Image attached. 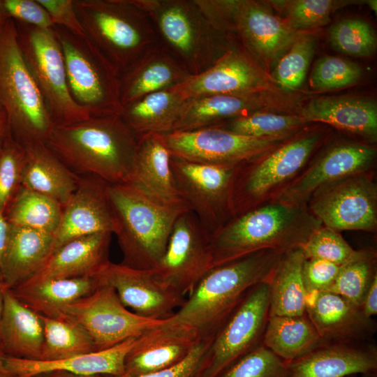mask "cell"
<instances>
[{"instance_id":"6da1fadb","label":"cell","mask_w":377,"mask_h":377,"mask_svg":"<svg viewBox=\"0 0 377 377\" xmlns=\"http://www.w3.org/2000/svg\"><path fill=\"white\" fill-rule=\"evenodd\" d=\"M286 252L261 250L211 269L167 319L200 339L212 338L256 285L269 281Z\"/></svg>"},{"instance_id":"7a4b0ae2","label":"cell","mask_w":377,"mask_h":377,"mask_svg":"<svg viewBox=\"0 0 377 377\" xmlns=\"http://www.w3.org/2000/svg\"><path fill=\"white\" fill-rule=\"evenodd\" d=\"M137 140L120 114H114L55 126L45 145L77 176H94L108 184H126Z\"/></svg>"},{"instance_id":"3957f363","label":"cell","mask_w":377,"mask_h":377,"mask_svg":"<svg viewBox=\"0 0 377 377\" xmlns=\"http://www.w3.org/2000/svg\"><path fill=\"white\" fill-rule=\"evenodd\" d=\"M323 226L306 205L272 201L231 218L210 237L213 267L265 249L302 247Z\"/></svg>"},{"instance_id":"277c9868","label":"cell","mask_w":377,"mask_h":377,"mask_svg":"<svg viewBox=\"0 0 377 377\" xmlns=\"http://www.w3.org/2000/svg\"><path fill=\"white\" fill-rule=\"evenodd\" d=\"M326 138L305 128L279 146L235 167L228 191L232 218L276 200L301 173Z\"/></svg>"},{"instance_id":"5b68a950","label":"cell","mask_w":377,"mask_h":377,"mask_svg":"<svg viewBox=\"0 0 377 377\" xmlns=\"http://www.w3.org/2000/svg\"><path fill=\"white\" fill-rule=\"evenodd\" d=\"M108 193L123 254L121 264L151 269L163 256L177 219L189 210L186 205H169L142 194L128 184H108Z\"/></svg>"},{"instance_id":"8992f818","label":"cell","mask_w":377,"mask_h":377,"mask_svg":"<svg viewBox=\"0 0 377 377\" xmlns=\"http://www.w3.org/2000/svg\"><path fill=\"white\" fill-rule=\"evenodd\" d=\"M87 37L120 75L160 45L146 11L133 0H73Z\"/></svg>"},{"instance_id":"52a82bcc","label":"cell","mask_w":377,"mask_h":377,"mask_svg":"<svg viewBox=\"0 0 377 377\" xmlns=\"http://www.w3.org/2000/svg\"><path fill=\"white\" fill-rule=\"evenodd\" d=\"M147 12L160 45L191 75L213 66L232 45V36L215 29L195 0H133Z\"/></svg>"},{"instance_id":"ba28073f","label":"cell","mask_w":377,"mask_h":377,"mask_svg":"<svg viewBox=\"0 0 377 377\" xmlns=\"http://www.w3.org/2000/svg\"><path fill=\"white\" fill-rule=\"evenodd\" d=\"M0 104L16 142L24 148L45 144L55 124L24 60L10 17L0 27Z\"/></svg>"},{"instance_id":"9c48e42d","label":"cell","mask_w":377,"mask_h":377,"mask_svg":"<svg viewBox=\"0 0 377 377\" xmlns=\"http://www.w3.org/2000/svg\"><path fill=\"white\" fill-rule=\"evenodd\" d=\"M59 41L67 83L74 101L90 116L121 113L119 75L87 37L53 27Z\"/></svg>"},{"instance_id":"30bf717a","label":"cell","mask_w":377,"mask_h":377,"mask_svg":"<svg viewBox=\"0 0 377 377\" xmlns=\"http://www.w3.org/2000/svg\"><path fill=\"white\" fill-rule=\"evenodd\" d=\"M24 60L43 95L55 126L83 121L89 113L73 99L61 45L54 29L15 21Z\"/></svg>"},{"instance_id":"8fae6325","label":"cell","mask_w":377,"mask_h":377,"mask_svg":"<svg viewBox=\"0 0 377 377\" xmlns=\"http://www.w3.org/2000/svg\"><path fill=\"white\" fill-rule=\"evenodd\" d=\"M211 18L219 30L235 33L248 53L265 64L281 57L299 34L286 20L253 0H216Z\"/></svg>"},{"instance_id":"7c38bea8","label":"cell","mask_w":377,"mask_h":377,"mask_svg":"<svg viewBox=\"0 0 377 377\" xmlns=\"http://www.w3.org/2000/svg\"><path fill=\"white\" fill-rule=\"evenodd\" d=\"M269 281L255 286L214 336L200 377H219L262 344L269 317Z\"/></svg>"},{"instance_id":"4fadbf2b","label":"cell","mask_w":377,"mask_h":377,"mask_svg":"<svg viewBox=\"0 0 377 377\" xmlns=\"http://www.w3.org/2000/svg\"><path fill=\"white\" fill-rule=\"evenodd\" d=\"M323 226L340 232L377 230L375 170L355 174L315 193L306 204Z\"/></svg>"},{"instance_id":"5bb4252c","label":"cell","mask_w":377,"mask_h":377,"mask_svg":"<svg viewBox=\"0 0 377 377\" xmlns=\"http://www.w3.org/2000/svg\"><path fill=\"white\" fill-rule=\"evenodd\" d=\"M63 313L87 330L97 351L138 337L167 321L144 317L129 311L112 287L101 284H98L89 295L67 305Z\"/></svg>"},{"instance_id":"9a60e30c","label":"cell","mask_w":377,"mask_h":377,"mask_svg":"<svg viewBox=\"0 0 377 377\" xmlns=\"http://www.w3.org/2000/svg\"><path fill=\"white\" fill-rule=\"evenodd\" d=\"M210 237L193 212H183L175 222L165 251L152 272L186 297L213 268Z\"/></svg>"},{"instance_id":"2e32d148","label":"cell","mask_w":377,"mask_h":377,"mask_svg":"<svg viewBox=\"0 0 377 377\" xmlns=\"http://www.w3.org/2000/svg\"><path fill=\"white\" fill-rule=\"evenodd\" d=\"M182 200L212 235L231 218L228 191L235 167L202 164L170 156Z\"/></svg>"},{"instance_id":"e0dca14e","label":"cell","mask_w":377,"mask_h":377,"mask_svg":"<svg viewBox=\"0 0 377 377\" xmlns=\"http://www.w3.org/2000/svg\"><path fill=\"white\" fill-rule=\"evenodd\" d=\"M170 155L186 161L235 167L275 148L291 138H258L219 126L163 134Z\"/></svg>"},{"instance_id":"ac0fdd59","label":"cell","mask_w":377,"mask_h":377,"mask_svg":"<svg viewBox=\"0 0 377 377\" xmlns=\"http://www.w3.org/2000/svg\"><path fill=\"white\" fill-rule=\"evenodd\" d=\"M376 148L373 144L339 142L313 156L301 173L274 201L306 205L320 189L362 172L374 170Z\"/></svg>"},{"instance_id":"d6986e66","label":"cell","mask_w":377,"mask_h":377,"mask_svg":"<svg viewBox=\"0 0 377 377\" xmlns=\"http://www.w3.org/2000/svg\"><path fill=\"white\" fill-rule=\"evenodd\" d=\"M94 277L98 284L112 287L126 308L149 318H169L186 299L159 280L151 269H139L110 261Z\"/></svg>"},{"instance_id":"ffe728a7","label":"cell","mask_w":377,"mask_h":377,"mask_svg":"<svg viewBox=\"0 0 377 377\" xmlns=\"http://www.w3.org/2000/svg\"><path fill=\"white\" fill-rule=\"evenodd\" d=\"M268 87L248 52L232 45L210 68L173 87L184 98L261 94Z\"/></svg>"},{"instance_id":"44dd1931","label":"cell","mask_w":377,"mask_h":377,"mask_svg":"<svg viewBox=\"0 0 377 377\" xmlns=\"http://www.w3.org/2000/svg\"><path fill=\"white\" fill-rule=\"evenodd\" d=\"M108 186V183L98 177L79 176L77 188L64 207L53 235L52 253L77 237L106 232L114 234L116 225Z\"/></svg>"},{"instance_id":"7402d4cb","label":"cell","mask_w":377,"mask_h":377,"mask_svg":"<svg viewBox=\"0 0 377 377\" xmlns=\"http://www.w3.org/2000/svg\"><path fill=\"white\" fill-rule=\"evenodd\" d=\"M166 322L136 338L125 358L124 375L138 376L175 366L202 339L184 327L168 325Z\"/></svg>"},{"instance_id":"603a6c76","label":"cell","mask_w":377,"mask_h":377,"mask_svg":"<svg viewBox=\"0 0 377 377\" xmlns=\"http://www.w3.org/2000/svg\"><path fill=\"white\" fill-rule=\"evenodd\" d=\"M306 315L321 339L328 343L369 342L376 330L373 318L342 296L320 292L315 302L306 307Z\"/></svg>"},{"instance_id":"cb8c5ba5","label":"cell","mask_w":377,"mask_h":377,"mask_svg":"<svg viewBox=\"0 0 377 377\" xmlns=\"http://www.w3.org/2000/svg\"><path fill=\"white\" fill-rule=\"evenodd\" d=\"M137 139L133 168L126 184L158 202L186 205L175 185L170 167L171 155L163 135L147 133Z\"/></svg>"},{"instance_id":"d4e9b609","label":"cell","mask_w":377,"mask_h":377,"mask_svg":"<svg viewBox=\"0 0 377 377\" xmlns=\"http://www.w3.org/2000/svg\"><path fill=\"white\" fill-rule=\"evenodd\" d=\"M288 377H347L377 370V347L369 342L324 343L288 362Z\"/></svg>"},{"instance_id":"484cf974","label":"cell","mask_w":377,"mask_h":377,"mask_svg":"<svg viewBox=\"0 0 377 377\" xmlns=\"http://www.w3.org/2000/svg\"><path fill=\"white\" fill-rule=\"evenodd\" d=\"M112 232L72 239L56 249L31 278L20 285L83 276H94L108 262Z\"/></svg>"},{"instance_id":"4316f807","label":"cell","mask_w":377,"mask_h":377,"mask_svg":"<svg viewBox=\"0 0 377 377\" xmlns=\"http://www.w3.org/2000/svg\"><path fill=\"white\" fill-rule=\"evenodd\" d=\"M299 115L307 123L322 122L373 144L377 139V105L363 97L339 96L312 98Z\"/></svg>"},{"instance_id":"83f0119b","label":"cell","mask_w":377,"mask_h":377,"mask_svg":"<svg viewBox=\"0 0 377 377\" xmlns=\"http://www.w3.org/2000/svg\"><path fill=\"white\" fill-rule=\"evenodd\" d=\"M137 337L128 339L111 348L58 360H33L7 356L8 368L17 377H35L51 371H65L80 375L124 374L125 358Z\"/></svg>"},{"instance_id":"f1b7e54d","label":"cell","mask_w":377,"mask_h":377,"mask_svg":"<svg viewBox=\"0 0 377 377\" xmlns=\"http://www.w3.org/2000/svg\"><path fill=\"white\" fill-rule=\"evenodd\" d=\"M191 75L161 45L119 75L122 106L146 95L177 86Z\"/></svg>"},{"instance_id":"f546056e","label":"cell","mask_w":377,"mask_h":377,"mask_svg":"<svg viewBox=\"0 0 377 377\" xmlns=\"http://www.w3.org/2000/svg\"><path fill=\"white\" fill-rule=\"evenodd\" d=\"M53 235L8 224L0 271L1 283L13 288L36 274L52 253Z\"/></svg>"},{"instance_id":"4dcf8cb0","label":"cell","mask_w":377,"mask_h":377,"mask_svg":"<svg viewBox=\"0 0 377 377\" xmlns=\"http://www.w3.org/2000/svg\"><path fill=\"white\" fill-rule=\"evenodd\" d=\"M1 286L3 308L0 320V346L8 357L39 360L43 343L40 316L19 301L10 288Z\"/></svg>"},{"instance_id":"1f68e13d","label":"cell","mask_w":377,"mask_h":377,"mask_svg":"<svg viewBox=\"0 0 377 377\" xmlns=\"http://www.w3.org/2000/svg\"><path fill=\"white\" fill-rule=\"evenodd\" d=\"M264 102L261 94L212 95L186 99L172 131H190L216 126L257 111Z\"/></svg>"},{"instance_id":"d6a6232c","label":"cell","mask_w":377,"mask_h":377,"mask_svg":"<svg viewBox=\"0 0 377 377\" xmlns=\"http://www.w3.org/2000/svg\"><path fill=\"white\" fill-rule=\"evenodd\" d=\"M25 149L22 186L64 207L77 188L79 176L72 172L45 144L31 145Z\"/></svg>"},{"instance_id":"836d02e7","label":"cell","mask_w":377,"mask_h":377,"mask_svg":"<svg viewBox=\"0 0 377 377\" xmlns=\"http://www.w3.org/2000/svg\"><path fill=\"white\" fill-rule=\"evenodd\" d=\"M98 286L94 276L57 279L11 289L14 296L39 315L59 318L64 309L89 295Z\"/></svg>"},{"instance_id":"e575fe53","label":"cell","mask_w":377,"mask_h":377,"mask_svg":"<svg viewBox=\"0 0 377 377\" xmlns=\"http://www.w3.org/2000/svg\"><path fill=\"white\" fill-rule=\"evenodd\" d=\"M184 101L171 87L122 106L120 116L137 137L147 133L163 135L172 131Z\"/></svg>"},{"instance_id":"d590c367","label":"cell","mask_w":377,"mask_h":377,"mask_svg":"<svg viewBox=\"0 0 377 377\" xmlns=\"http://www.w3.org/2000/svg\"><path fill=\"white\" fill-rule=\"evenodd\" d=\"M304 259L302 247L283 255L269 281V316L306 314V292L302 279Z\"/></svg>"},{"instance_id":"8d00e7d4","label":"cell","mask_w":377,"mask_h":377,"mask_svg":"<svg viewBox=\"0 0 377 377\" xmlns=\"http://www.w3.org/2000/svg\"><path fill=\"white\" fill-rule=\"evenodd\" d=\"M326 343L305 314L269 316L262 344L279 358L290 362Z\"/></svg>"},{"instance_id":"74e56055","label":"cell","mask_w":377,"mask_h":377,"mask_svg":"<svg viewBox=\"0 0 377 377\" xmlns=\"http://www.w3.org/2000/svg\"><path fill=\"white\" fill-rule=\"evenodd\" d=\"M64 207L57 201L21 186L3 212L10 225L25 227L54 235Z\"/></svg>"},{"instance_id":"f35d334b","label":"cell","mask_w":377,"mask_h":377,"mask_svg":"<svg viewBox=\"0 0 377 377\" xmlns=\"http://www.w3.org/2000/svg\"><path fill=\"white\" fill-rule=\"evenodd\" d=\"M43 324V343L39 360H58L97 351L87 330L65 316L52 318L40 315Z\"/></svg>"},{"instance_id":"ab89813d","label":"cell","mask_w":377,"mask_h":377,"mask_svg":"<svg viewBox=\"0 0 377 377\" xmlns=\"http://www.w3.org/2000/svg\"><path fill=\"white\" fill-rule=\"evenodd\" d=\"M307 124L299 114H278L257 110L216 126L242 135L270 138L292 137Z\"/></svg>"},{"instance_id":"60d3db41","label":"cell","mask_w":377,"mask_h":377,"mask_svg":"<svg viewBox=\"0 0 377 377\" xmlns=\"http://www.w3.org/2000/svg\"><path fill=\"white\" fill-rule=\"evenodd\" d=\"M376 262V250H357L350 260L341 265L328 292L339 295L360 307L370 283L377 275Z\"/></svg>"},{"instance_id":"b9f144b4","label":"cell","mask_w":377,"mask_h":377,"mask_svg":"<svg viewBox=\"0 0 377 377\" xmlns=\"http://www.w3.org/2000/svg\"><path fill=\"white\" fill-rule=\"evenodd\" d=\"M316 45L315 36L310 34H299L289 49L279 61L273 77L284 90L300 88L306 77Z\"/></svg>"},{"instance_id":"7bdbcfd3","label":"cell","mask_w":377,"mask_h":377,"mask_svg":"<svg viewBox=\"0 0 377 377\" xmlns=\"http://www.w3.org/2000/svg\"><path fill=\"white\" fill-rule=\"evenodd\" d=\"M331 45L338 51L354 57H369L377 47L374 29L367 21L349 18L339 21L330 31Z\"/></svg>"},{"instance_id":"ee69618b","label":"cell","mask_w":377,"mask_h":377,"mask_svg":"<svg viewBox=\"0 0 377 377\" xmlns=\"http://www.w3.org/2000/svg\"><path fill=\"white\" fill-rule=\"evenodd\" d=\"M362 74V68L354 62L337 57L324 56L316 61L309 84L316 91L337 90L356 84Z\"/></svg>"},{"instance_id":"f6af8a7d","label":"cell","mask_w":377,"mask_h":377,"mask_svg":"<svg viewBox=\"0 0 377 377\" xmlns=\"http://www.w3.org/2000/svg\"><path fill=\"white\" fill-rule=\"evenodd\" d=\"M26 149L10 131L0 142V212L3 214L22 186Z\"/></svg>"},{"instance_id":"bcb514c9","label":"cell","mask_w":377,"mask_h":377,"mask_svg":"<svg viewBox=\"0 0 377 377\" xmlns=\"http://www.w3.org/2000/svg\"><path fill=\"white\" fill-rule=\"evenodd\" d=\"M286 21L295 31L324 26L337 9L351 3L348 1L293 0L281 3Z\"/></svg>"},{"instance_id":"7dc6e473","label":"cell","mask_w":377,"mask_h":377,"mask_svg":"<svg viewBox=\"0 0 377 377\" xmlns=\"http://www.w3.org/2000/svg\"><path fill=\"white\" fill-rule=\"evenodd\" d=\"M288 362L263 344L245 355L219 377H288Z\"/></svg>"},{"instance_id":"c3c4849f","label":"cell","mask_w":377,"mask_h":377,"mask_svg":"<svg viewBox=\"0 0 377 377\" xmlns=\"http://www.w3.org/2000/svg\"><path fill=\"white\" fill-rule=\"evenodd\" d=\"M305 259L315 258L342 265L356 253L339 232L325 226L313 232L302 246Z\"/></svg>"},{"instance_id":"681fc988","label":"cell","mask_w":377,"mask_h":377,"mask_svg":"<svg viewBox=\"0 0 377 377\" xmlns=\"http://www.w3.org/2000/svg\"><path fill=\"white\" fill-rule=\"evenodd\" d=\"M213 337L199 341L188 356L180 363L170 368L157 372L138 376H128L104 375L105 377H200L202 371L207 352Z\"/></svg>"},{"instance_id":"f907efd6","label":"cell","mask_w":377,"mask_h":377,"mask_svg":"<svg viewBox=\"0 0 377 377\" xmlns=\"http://www.w3.org/2000/svg\"><path fill=\"white\" fill-rule=\"evenodd\" d=\"M341 265L315 258L304 259L302 279L306 293L328 291Z\"/></svg>"},{"instance_id":"816d5d0a","label":"cell","mask_w":377,"mask_h":377,"mask_svg":"<svg viewBox=\"0 0 377 377\" xmlns=\"http://www.w3.org/2000/svg\"><path fill=\"white\" fill-rule=\"evenodd\" d=\"M9 17L36 27L49 29L54 27L50 15L37 0H3Z\"/></svg>"},{"instance_id":"f5cc1de1","label":"cell","mask_w":377,"mask_h":377,"mask_svg":"<svg viewBox=\"0 0 377 377\" xmlns=\"http://www.w3.org/2000/svg\"><path fill=\"white\" fill-rule=\"evenodd\" d=\"M50 15L54 26L62 27L72 33L86 36L76 13L73 0H37Z\"/></svg>"},{"instance_id":"db71d44e","label":"cell","mask_w":377,"mask_h":377,"mask_svg":"<svg viewBox=\"0 0 377 377\" xmlns=\"http://www.w3.org/2000/svg\"><path fill=\"white\" fill-rule=\"evenodd\" d=\"M360 308L364 315L373 318L377 313V275L370 283L362 300Z\"/></svg>"},{"instance_id":"11a10c76","label":"cell","mask_w":377,"mask_h":377,"mask_svg":"<svg viewBox=\"0 0 377 377\" xmlns=\"http://www.w3.org/2000/svg\"><path fill=\"white\" fill-rule=\"evenodd\" d=\"M8 229V223L4 217L3 214L0 212V271L7 241Z\"/></svg>"},{"instance_id":"9f6ffc18","label":"cell","mask_w":377,"mask_h":377,"mask_svg":"<svg viewBox=\"0 0 377 377\" xmlns=\"http://www.w3.org/2000/svg\"><path fill=\"white\" fill-rule=\"evenodd\" d=\"M35 377H105L104 375H80L65 371H51L39 374Z\"/></svg>"},{"instance_id":"6f0895ef","label":"cell","mask_w":377,"mask_h":377,"mask_svg":"<svg viewBox=\"0 0 377 377\" xmlns=\"http://www.w3.org/2000/svg\"><path fill=\"white\" fill-rule=\"evenodd\" d=\"M9 132L8 119L1 105L0 104V142H1Z\"/></svg>"},{"instance_id":"680465c9","label":"cell","mask_w":377,"mask_h":377,"mask_svg":"<svg viewBox=\"0 0 377 377\" xmlns=\"http://www.w3.org/2000/svg\"><path fill=\"white\" fill-rule=\"evenodd\" d=\"M7 355L0 346V377H17L7 367L6 358Z\"/></svg>"},{"instance_id":"91938a15","label":"cell","mask_w":377,"mask_h":377,"mask_svg":"<svg viewBox=\"0 0 377 377\" xmlns=\"http://www.w3.org/2000/svg\"><path fill=\"white\" fill-rule=\"evenodd\" d=\"M9 18L3 4V0H0V27Z\"/></svg>"},{"instance_id":"94428289","label":"cell","mask_w":377,"mask_h":377,"mask_svg":"<svg viewBox=\"0 0 377 377\" xmlns=\"http://www.w3.org/2000/svg\"><path fill=\"white\" fill-rule=\"evenodd\" d=\"M3 308V293L1 283H0V320Z\"/></svg>"},{"instance_id":"6125c7cd","label":"cell","mask_w":377,"mask_h":377,"mask_svg":"<svg viewBox=\"0 0 377 377\" xmlns=\"http://www.w3.org/2000/svg\"><path fill=\"white\" fill-rule=\"evenodd\" d=\"M367 4L375 13H376L377 11V1L376 0H369L367 1Z\"/></svg>"},{"instance_id":"be15d7a7","label":"cell","mask_w":377,"mask_h":377,"mask_svg":"<svg viewBox=\"0 0 377 377\" xmlns=\"http://www.w3.org/2000/svg\"><path fill=\"white\" fill-rule=\"evenodd\" d=\"M362 377H377V370L361 374Z\"/></svg>"},{"instance_id":"e7e4bbea","label":"cell","mask_w":377,"mask_h":377,"mask_svg":"<svg viewBox=\"0 0 377 377\" xmlns=\"http://www.w3.org/2000/svg\"><path fill=\"white\" fill-rule=\"evenodd\" d=\"M347 377H356V375H351V376H347Z\"/></svg>"},{"instance_id":"03108f58","label":"cell","mask_w":377,"mask_h":377,"mask_svg":"<svg viewBox=\"0 0 377 377\" xmlns=\"http://www.w3.org/2000/svg\"></svg>"}]
</instances>
